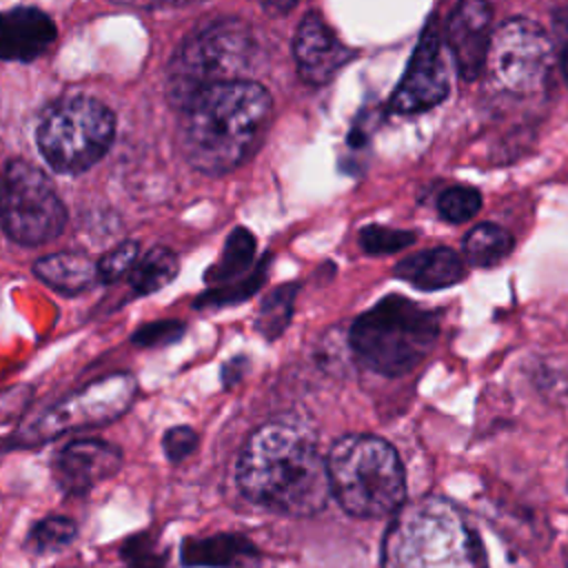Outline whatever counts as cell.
Wrapping results in <instances>:
<instances>
[{"label": "cell", "mask_w": 568, "mask_h": 568, "mask_svg": "<svg viewBox=\"0 0 568 568\" xmlns=\"http://www.w3.org/2000/svg\"><path fill=\"white\" fill-rule=\"evenodd\" d=\"M237 486L251 501L282 515H315L333 495L315 437L284 422L264 424L248 437L237 462Z\"/></svg>", "instance_id": "cell-1"}, {"label": "cell", "mask_w": 568, "mask_h": 568, "mask_svg": "<svg viewBox=\"0 0 568 568\" xmlns=\"http://www.w3.org/2000/svg\"><path fill=\"white\" fill-rule=\"evenodd\" d=\"M493 9L486 0H462L446 22V44L462 80L473 82L486 67L493 40Z\"/></svg>", "instance_id": "cell-12"}, {"label": "cell", "mask_w": 568, "mask_h": 568, "mask_svg": "<svg viewBox=\"0 0 568 568\" xmlns=\"http://www.w3.org/2000/svg\"><path fill=\"white\" fill-rule=\"evenodd\" d=\"M260 2H262L264 9L271 11V13H286L288 9L295 7L297 0H260Z\"/></svg>", "instance_id": "cell-32"}, {"label": "cell", "mask_w": 568, "mask_h": 568, "mask_svg": "<svg viewBox=\"0 0 568 568\" xmlns=\"http://www.w3.org/2000/svg\"><path fill=\"white\" fill-rule=\"evenodd\" d=\"M33 273L40 282L51 286L53 291L73 295L91 288L98 280V264H93L87 255L75 251H62L40 257L33 264Z\"/></svg>", "instance_id": "cell-18"}, {"label": "cell", "mask_w": 568, "mask_h": 568, "mask_svg": "<svg viewBox=\"0 0 568 568\" xmlns=\"http://www.w3.org/2000/svg\"><path fill=\"white\" fill-rule=\"evenodd\" d=\"M118 4H135V7H158V4H173V2H184V0H111Z\"/></svg>", "instance_id": "cell-33"}, {"label": "cell", "mask_w": 568, "mask_h": 568, "mask_svg": "<svg viewBox=\"0 0 568 568\" xmlns=\"http://www.w3.org/2000/svg\"><path fill=\"white\" fill-rule=\"evenodd\" d=\"M122 557L131 568H164V552L155 546L151 535L131 537L122 546Z\"/></svg>", "instance_id": "cell-28"}, {"label": "cell", "mask_w": 568, "mask_h": 568, "mask_svg": "<svg viewBox=\"0 0 568 568\" xmlns=\"http://www.w3.org/2000/svg\"><path fill=\"white\" fill-rule=\"evenodd\" d=\"M266 260L260 264L257 271L248 273L244 280L240 282H233V284H226V286H213L211 291L202 293L197 297V306H226V304H237V302H244L248 300L266 280Z\"/></svg>", "instance_id": "cell-25"}, {"label": "cell", "mask_w": 568, "mask_h": 568, "mask_svg": "<svg viewBox=\"0 0 568 568\" xmlns=\"http://www.w3.org/2000/svg\"><path fill=\"white\" fill-rule=\"evenodd\" d=\"M178 257L164 246L146 251L129 273V284L138 295H149L164 288L178 275Z\"/></svg>", "instance_id": "cell-20"}, {"label": "cell", "mask_w": 568, "mask_h": 568, "mask_svg": "<svg viewBox=\"0 0 568 568\" xmlns=\"http://www.w3.org/2000/svg\"><path fill=\"white\" fill-rule=\"evenodd\" d=\"M566 566H568V550H566Z\"/></svg>", "instance_id": "cell-35"}, {"label": "cell", "mask_w": 568, "mask_h": 568, "mask_svg": "<svg viewBox=\"0 0 568 568\" xmlns=\"http://www.w3.org/2000/svg\"><path fill=\"white\" fill-rule=\"evenodd\" d=\"M115 118L100 100L75 95L51 104L38 124V149L58 173L91 169L111 146Z\"/></svg>", "instance_id": "cell-7"}, {"label": "cell", "mask_w": 568, "mask_h": 568, "mask_svg": "<svg viewBox=\"0 0 568 568\" xmlns=\"http://www.w3.org/2000/svg\"><path fill=\"white\" fill-rule=\"evenodd\" d=\"M552 44L544 27L528 18H510L493 31L486 69L493 87L510 95L537 93L550 73Z\"/></svg>", "instance_id": "cell-9"}, {"label": "cell", "mask_w": 568, "mask_h": 568, "mask_svg": "<svg viewBox=\"0 0 568 568\" xmlns=\"http://www.w3.org/2000/svg\"><path fill=\"white\" fill-rule=\"evenodd\" d=\"M253 257H255V237L251 231L237 226L226 237L220 260L209 268L206 282L215 286H226L244 280L248 266L253 264Z\"/></svg>", "instance_id": "cell-19"}, {"label": "cell", "mask_w": 568, "mask_h": 568, "mask_svg": "<svg viewBox=\"0 0 568 568\" xmlns=\"http://www.w3.org/2000/svg\"><path fill=\"white\" fill-rule=\"evenodd\" d=\"M122 464L118 446L104 439H75L53 459V479L67 495H84L98 481L111 477Z\"/></svg>", "instance_id": "cell-14"}, {"label": "cell", "mask_w": 568, "mask_h": 568, "mask_svg": "<svg viewBox=\"0 0 568 568\" xmlns=\"http://www.w3.org/2000/svg\"><path fill=\"white\" fill-rule=\"evenodd\" d=\"M53 20L36 7L0 11V60L31 62L55 40Z\"/></svg>", "instance_id": "cell-15"}, {"label": "cell", "mask_w": 568, "mask_h": 568, "mask_svg": "<svg viewBox=\"0 0 568 568\" xmlns=\"http://www.w3.org/2000/svg\"><path fill=\"white\" fill-rule=\"evenodd\" d=\"M140 260V244L133 240H126L118 246H113L104 257L98 262V280L104 284H113L120 277H129L131 268Z\"/></svg>", "instance_id": "cell-27"}, {"label": "cell", "mask_w": 568, "mask_h": 568, "mask_svg": "<svg viewBox=\"0 0 568 568\" xmlns=\"http://www.w3.org/2000/svg\"><path fill=\"white\" fill-rule=\"evenodd\" d=\"M182 564L204 568H257L260 550L242 535L220 532L182 541Z\"/></svg>", "instance_id": "cell-16"}, {"label": "cell", "mask_w": 568, "mask_h": 568, "mask_svg": "<svg viewBox=\"0 0 568 568\" xmlns=\"http://www.w3.org/2000/svg\"><path fill=\"white\" fill-rule=\"evenodd\" d=\"M448 95V71L442 58L439 36L428 24L410 55V62L390 95L388 109L397 115H415L437 106Z\"/></svg>", "instance_id": "cell-11"}, {"label": "cell", "mask_w": 568, "mask_h": 568, "mask_svg": "<svg viewBox=\"0 0 568 568\" xmlns=\"http://www.w3.org/2000/svg\"><path fill=\"white\" fill-rule=\"evenodd\" d=\"M135 390V377L129 373L95 379L40 413L27 428L20 430L18 439L22 444H40L78 428L109 424L129 410Z\"/></svg>", "instance_id": "cell-10"}, {"label": "cell", "mask_w": 568, "mask_h": 568, "mask_svg": "<svg viewBox=\"0 0 568 568\" xmlns=\"http://www.w3.org/2000/svg\"><path fill=\"white\" fill-rule=\"evenodd\" d=\"M555 29L564 42V49H561V67H564V75H566V82H568V9H559L555 13Z\"/></svg>", "instance_id": "cell-31"}, {"label": "cell", "mask_w": 568, "mask_h": 568, "mask_svg": "<svg viewBox=\"0 0 568 568\" xmlns=\"http://www.w3.org/2000/svg\"><path fill=\"white\" fill-rule=\"evenodd\" d=\"M331 493L355 517L395 515L406 499L397 450L375 435H348L326 457Z\"/></svg>", "instance_id": "cell-5"}, {"label": "cell", "mask_w": 568, "mask_h": 568, "mask_svg": "<svg viewBox=\"0 0 568 568\" xmlns=\"http://www.w3.org/2000/svg\"><path fill=\"white\" fill-rule=\"evenodd\" d=\"M184 333V324L178 320H160V322H151L140 326L133 333V344L138 346H164L171 344L175 339H180Z\"/></svg>", "instance_id": "cell-29"}, {"label": "cell", "mask_w": 568, "mask_h": 568, "mask_svg": "<svg viewBox=\"0 0 568 568\" xmlns=\"http://www.w3.org/2000/svg\"><path fill=\"white\" fill-rule=\"evenodd\" d=\"M197 446V433L191 426H173L164 433V455L171 462H180Z\"/></svg>", "instance_id": "cell-30"}, {"label": "cell", "mask_w": 568, "mask_h": 568, "mask_svg": "<svg viewBox=\"0 0 568 568\" xmlns=\"http://www.w3.org/2000/svg\"><path fill=\"white\" fill-rule=\"evenodd\" d=\"M393 273L419 291H437L462 282L466 266L453 248L435 246L397 262Z\"/></svg>", "instance_id": "cell-17"}, {"label": "cell", "mask_w": 568, "mask_h": 568, "mask_svg": "<svg viewBox=\"0 0 568 568\" xmlns=\"http://www.w3.org/2000/svg\"><path fill=\"white\" fill-rule=\"evenodd\" d=\"M382 568H488L464 515L442 497L404 501L382 544Z\"/></svg>", "instance_id": "cell-3"}, {"label": "cell", "mask_w": 568, "mask_h": 568, "mask_svg": "<svg viewBox=\"0 0 568 568\" xmlns=\"http://www.w3.org/2000/svg\"><path fill=\"white\" fill-rule=\"evenodd\" d=\"M257 55V42L251 29L235 18L211 22L182 42L169 62L166 93L171 102L184 109L200 91L244 80Z\"/></svg>", "instance_id": "cell-6"}, {"label": "cell", "mask_w": 568, "mask_h": 568, "mask_svg": "<svg viewBox=\"0 0 568 568\" xmlns=\"http://www.w3.org/2000/svg\"><path fill=\"white\" fill-rule=\"evenodd\" d=\"M268 91L233 80L200 91L180 118V146L191 166L220 175L237 169L262 142L271 120Z\"/></svg>", "instance_id": "cell-2"}, {"label": "cell", "mask_w": 568, "mask_h": 568, "mask_svg": "<svg viewBox=\"0 0 568 568\" xmlns=\"http://www.w3.org/2000/svg\"><path fill=\"white\" fill-rule=\"evenodd\" d=\"M78 535L75 521H71L69 517H44L40 519L31 530L29 537L24 541V546L33 552H55L62 550L64 546H69Z\"/></svg>", "instance_id": "cell-23"}, {"label": "cell", "mask_w": 568, "mask_h": 568, "mask_svg": "<svg viewBox=\"0 0 568 568\" xmlns=\"http://www.w3.org/2000/svg\"><path fill=\"white\" fill-rule=\"evenodd\" d=\"M0 217L13 242L38 246L62 233L67 211L40 169L24 160H11L2 182Z\"/></svg>", "instance_id": "cell-8"}, {"label": "cell", "mask_w": 568, "mask_h": 568, "mask_svg": "<svg viewBox=\"0 0 568 568\" xmlns=\"http://www.w3.org/2000/svg\"><path fill=\"white\" fill-rule=\"evenodd\" d=\"M0 213H2V182H0Z\"/></svg>", "instance_id": "cell-34"}, {"label": "cell", "mask_w": 568, "mask_h": 568, "mask_svg": "<svg viewBox=\"0 0 568 568\" xmlns=\"http://www.w3.org/2000/svg\"><path fill=\"white\" fill-rule=\"evenodd\" d=\"M515 246V237L493 222L477 224L464 237V255L475 266H493L501 262Z\"/></svg>", "instance_id": "cell-21"}, {"label": "cell", "mask_w": 568, "mask_h": 568, "mask_svg": "<svg viewBox=\"0 0 568 568\" xmlns=\"http://www.w3.org/2000/svg\"><path fill=\"white\" fill-rule=\"evenodd\" d=\"M293 55L297 73L308 84H326L351 58L353 51L337 38L317 11H308L295 33Z\"/></svg>", "instance_id": "cell-13"}, {"label": "cell", "mask_w": 568, "mask_h": 568, "mask_svg": "<svg viewBox=\"0 0 568 568\" xmlns=\"http://www.w3.org/2000/svg\"><path fill=\"white\" fill-rule=\"evenodd\" d=\"M439 337V315L404 295H386L348 333L353 355L373 373L397 377L417 368Z\"/></svg>", "instance_id": "cell-4"}, {"label": "cell", "mask_w": 568, "mask_h": 568, "mask_svg": "<svg viewBox=\"0 0 568 568\" xmlns=\"http://www.w3.org/2000/svg\"><path fill=\"white\" fill-rule=\"evenodd\" d=\"M413 242H415V233L390 229V226H379V224L364 226L362 233H359V244L371 255L397 253V251L406 248Z\"/></svg>", "instance_id": "cell-26"}, {"label": "cell", "mask_w": 568, "mask_h": 568, "mask_svg": "<svg viewBox=\"0 0 568 568\" xmlns=\"http://www.w3.org/2000/svg\"><path fill=\"white\" fill-rule=\"evenodd\" d=\"M297 284H284L277 286L273 293H268L260 306L255 328L266 337L275 339L284 333L293 317V302H295Z\"/></svg>", "instance_id": "cell-22"}, {"label": "cell", "mask_w": 568, "mask_h": 568, "mask_svg": "<svg viewBox=\"0 0 568 568\" xmlns=\"http://www.w3.org/2000/svg\"><path fill=\"white\" fill-rule=\"evenodd\" d=\"M479 209H481V193L473 186L455 184V186H448L446 191H442L437 197L439 215L453 224L475 217V213Z\"/></svg>", "instance_id": "cell-24"}]
</instances>
